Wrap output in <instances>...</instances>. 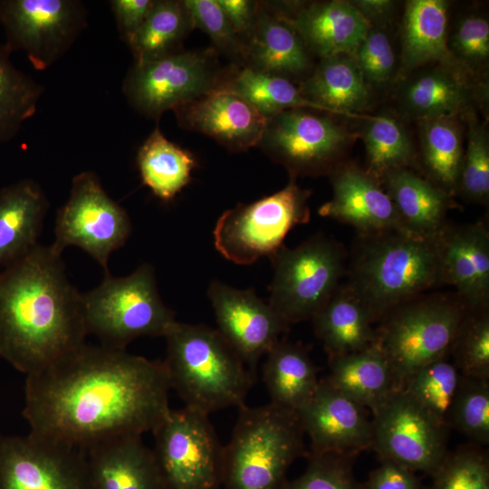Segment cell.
<instances>
[{"instance_id": "30bf717a", "label": "cell", "mask_w": 489, "mask_h": 489, "mask_svg": "<svg viewBox=\"0 0 489 489\" xmlns=\"http://www.w3.org/2000/svg\"><path fill=\"white\" fill-rule=\"evenodd\" d=\"M165 489H216L222 484L223 446L208 415L170 409L152 430Z\"/></svg>"}, {"instance_id": "6da1fadb", "label": "cell", "mask_w": 489, "mask_h": 489, "mask_svg": "<svg viewBox=\"0 0 489 489\" xmlns=\"http://www.w3.org/2000/svg\"><path fill=\"white\" fill-rule=\"evenodd\" d=\"M162 361L83 344L26 376L30 433L84 449L101 440L152 431L170 410Z\"/></svg>"}, {"instance_id": "f907efd6", "label": "cell", "mask_w": 489, "mask_h": 489, "mask_svg": "<svg viewBox=\"0 0 489 489\" xmlns=\"http://www.w3.org/2000/svg\"><path fill=\"white\" fill-rule=\"evenodd\" d=\"M216 2L245 46L255 24L259 4L250 0H216Z\"/></svg>"}, {"instance_id": "4dcf8cb0", "label": "cell", "mask_w": 489, "mask_h": 489, "mask_svg": "<svg viewBox=\"0 0 489 489\" xmlns=\"http://www.w3.org/2000/svg\"><path fill=\"white\" fill-rule=\"evenodd\" d=\"M446 24V2L410 0L407 3L402 22L404 71L431 62L462 65L448 48Z\"/></svg>"}, {"instance_id": "277c9868", "label": "cell", "mask_w": 489, "mask_h": 489, "mask_svg": "<svg viewBox=\"0 0 489 489\" xmlns=\"http://www.w3.org/2000/svg\"><path fill=\"white\" fill-rule=\"evenodd\" d=\"M232 436L223 447L225 489H286L287 472L303 452L296 411L272 402L238 408Z\"/></svg>"}, {"instance_id": "4fadbf2b", "label": "cell", "mask_w": 489, "mask_h": 489, "mask_svg": "<svg viewBox=\"0 0 489 489\" xmlns=\"http://www.w3.org/2000/svg\"><path fill=\"white\" fill-rule=\"evenodd\" d=\"M5 45L24 52L38 71L58 62L87 26V10L78 0H0Z\"/></svg>"}, {"instance_id": "9c48e42d", "label": "cell", "mask_w": 489, "mask_h": 489, "mask_svg": "<svg viewBox=\"0 0 489 489\" xmlns=\"http://www.w3.org/2000/svg\"><path fill=\"white\" fill-rule=\"evenodd\" d=\"M270 259L273 275L268 302L289 326L312 319L344 273V250L322 234L294 248L283 245Z\"/></svg>"}, {"instance_id": "816d5d0a", "label": "cell", "mask_w": 489, "mask_h": 489, "mask_svg": "<svg viewBox=\"0 0 489 489\" xmlns=\"http://www.w3.org/2000/svg\"><path fill=\"white\" fill-rule=\"evenodd\" d=\"M350 3L369 24L384 21L389 16L394 7V2L388 0H358Z\"/></svg>"}, {"instance_id": "d6986e66", "label": "cell", "mask_w": 489, "mask_h": 489, "mask_svg": "<svg viewBox=\"0 0 489 489\" xmlns=\"http://www.w3.org/2000/svg\"><path fill=\"white\" fill-rule=\"evenodd\" d=\"M332 197L319 209L320 216L355 227L362 235L389 232L409 233L379 180L351 164L331 171Z\"/></svg>"}, {"instance_id": "681fc988", "label": "cell", "mask_w": 489, "mask_h": 489, "mask_svg": "<svg viewBox=\"0 0 489 489\" xmlns=\"http://www.w3.org/2000/svg\"><path fill=\"white\" fill-rule=\"evenodd\" d=\"M155 0H112L111 11L122 39L128 43L142 25Z\"/></svg>"}, {"instance_id": "8d00e7d4", "label": "cell", "mask_w": 489, "mask_h": 489, "mask_svg": "<svg viewBox=\"0 0 489 489\" xmlns=\"http://www.w3.org/2000/svg\"><path fill=\"white\" fill-rule=\"evenodd\" d=\"M421 143L425 166L436 186L448 194L456 189L464 155L456 118L421 120Z\"/></svg>"}, {"instance_id": "3957f363", "label": "cell", "mask_w": 489, "mask_h": 489, "mask_svg": "<svg viewBox=\"0 0 489 489\" xmlns=\"http://www.w3.org/2000/svg\"><path fill=\"white\" fill-rule=\"evenodd\" d=\"M165 338L162 362L186 408L209 415L244 405L255 374L217 329L176 321Z\"/></svg>"}, {"instance_id": "52a82bcc", "label": "cell", "mask_w": 489, "mask_h": 489, "mask_svg": "<svg viewBox=\"0 0 489 489\" xmlns=\"http://www.w3.org/2000/svg\"><path fill=\"white\" fill-rule=\"evenodd\" d=\"M412 300L387 313L377 334L398 388L422 367L445 358L465 316L459 299Z\"/></svg>"}, {"instance_id": "c3c4849f", "label": "cell", "mask_w": 489, "mask_h": 489, "mask_svg": "<svg viewBox=\"0 0 489 489\" xmlns=\"http://www.w3.org/2000/svg\"><path fill=\"white\" fill-rule=\"evenodd\" d=\"M363 489H420V482L413 471L391 460L382 459Z\"/></svg>"}, {"instance_id": "f6af8a7d", "label": "cell", "mask_w": 489, "mask_h": 489, "mask_svg": "<svg viewBox=\"0 0 489 489\" xmlns=\"http://www.w3.org/2000/svg\"><path fill=\"white\" fill-rule=\"evenodd\" d=\"M286 489H363L351 471L347 455L311 454L305 472Z\"/></svg>"}, {"instance_id": "484cf974", "label": "cell", "mask_w": 489, "mask_h": 489, "mask_svg": "<svg viewBox=\"0 0 489 489\" xmlns=\"http://www.w3.org/2000/svg\"><path fill=\"white\" fill-rule=\"evenodd\" d=\"M381 178L406 229L435 240L446 225L447 211L456 206L450 195L408 168L392 169Z\"/></svg>"}, {"instance_id": "836d02e7", "label": "cell", "mask_w": 489, "mask_h": 489, "mask_svg": "<svg viewBox=\"0 0 489 489\" xmlns=\"http://www.w3.org/2000/svg\"><path fill=\"white\" fill-rule=\"evenodd\" d=\"M216 89L238 95L266 119L290 109L321 110L302 96L291 80L245 65L225 71Z\"/></svg>"}, {"instance_id": "d590c367", "label": "cell", "mask_w": 489, "mask_h": 489, "mask_svg": "<svg viewBox=\"0 0 489 489\" xmlns=\"http://www.w3.org/2000/svg\"><path fill=\"white\" fill-rule=\"evenodd\" d=\"M11 52L0 43V144L14 139L34 116L43 86L17 69Z\"/></svg>"}, {"instance_id": "60d3db41", "label": "cell", "mask_w": 489, "mask_h": 489, "mask_svg": "<svg viewBox=\"0 0 489 489\" xmlns=\"http://www.w3.org/2000/svg\"><path fill=\"white\" fill-rule=\"evenodd\" d=\"M451 349L462 376L488 379L489 315L485 309L465 316Z\"/></svg>"}, {"instance_id": "d4e9b609", "label": "cell", "mask_w": 489, "mask_h": 489, "mask_svg": "<svg viewBox=\"0 0 489 489\" xmlns=\"http://www.w3.org/2000/svg\"><path fill=\"white\" fill-rule=\"evenodd\" d=\"M48 208L43 190L32 179L0 189V270L38 244Z\"/></svg>"}, {"instance_id": "2e32d148", "label": "cell", "mask_w": 489, "mask_h": 489, "mask_svg": "<svg viewBox=\"0 0 489 489\" xmlns=\"http://www.w3.org/2000/svg\"><path fill=\"white\" fill-rule=\"evenodd\" d=\"M0 489H91L82 449L0 435Z\"/></svg>"}, {"instance_id": "ac0fdd59", "label": "cell", "mask_w": 489, "mask_h": 489, "mask_svg": "<svg viewBox=\"0 0 489 489\" xmlns=\"http://www.w3.org/2000/svg\"><path fill=\"white\" fill-rule=\"evenodd\" d=\"M296 413L311 439V454L350 456L371 447L372 421L365 408L326 379L319 381L312 397Z\"/></svg>"}, {"instance_id": "4316f807", "label": "cell", "mask_w": 489, "mask_h": 489, "mask_svg": "<svg viewBox=\"0 0 489 489\" xmlns=\"http://www.w3.org/2000/svg\"><path fill=\"white\" fill-rule=\"evenodd\" d=\"M461 66L440 63L409 80L401 96L406 110L420 120L456 118L465 112L475 93Z\"/></svg>"}, {"instance_id": "74e56055", "label": "cell", "mask_w": 489, "mask_h": 489, "mask_svg": "<svg viewBox=\"0 0 489 489\" xmlns=\"http://www.w3.org/2000/svg\"><path fill=\"white\" fill-rule=\"evenodd\" d=\"M461 379L456 366L442 358L416 371L401 389L440 425L447 427Z\"/></svg>"}, {"instance_id": "7a4b0ae2", "label": "cell", "mask_w": 489, "mask_h": 489, "mask_svg": "<svg viewBox=\"0 0 489 489\" xmlns=\"http://www.w3.org/2000/svg\"><path fill=\"white\" fill-rule=\"evenodd\" d=\"M82 293L69 282L62 254L35 245L0 270V357L27 375L85 343Z\"/></svg>"}, {"instance_id": "7c38bea8", "label": "cell", "mask_w": 489, "mask_h": 489, "mask_svg": "<svg viewBox=\"0 0 489 489\" xmlns=\"http://www.w3.org/2000/svg\"><path fill=\"white\" fill-rule=\"evenodd\" d=\"M130 231L126 210L110 197L95 173L83 171L73 177L69 198L57 212L51 247L59 254L67 246L80 247L108 273L110 254Z\"/></svg>"}, {"instance_id": "f1b7e54d", "label": "cell", "mask_w": 489, "mask_h": 489, "mask_svg": "<svg viewBox=\"0 0 489 489\" xmlns=\"http://www.w3.org/2000/svg\"><path fill=\"white\" fill-rule=\"evenodd\" d=\"M299 90L321 110L333 113L360 111L369 100L368 84L353 55L349 54L321 59Z\"/></svg>"}, {"instance_id": "5bb4252c", "label": "cell", "mask_w": 489, "mask_h": 489, "mask_svg": "<svg viewBox=\"0 0 489 489\" xmlns=\"http://www.w3.org/2000/svg\"><path fill=\"white\" fill-rule=\"evenodd\" d=\"M320 111L296 108L267 119L258 146L284 166L290 176L332 171L334 164L358 137Z\"/></svg>"}, {"instance_id": "1f68e13d", "label": "cell", "mask_w": 489, "mask_h": 489, "mask_svg": "<svg viewBox=\"0 0 489 489\" xmlns=\"http://www.w3.org/2000/svg\"><path fill=\"white\" fill-rule=\"evenodd\" d=\"M263 379L271 402L294 411L312 397L320 381L306 349L281 340L266 353Z\"/></svg>"}, {"instance_id": "bcb514c9", "label": "cell", "mask_w": 489, "mask_h": 489, "mask_svg": "<svg viewBox=\"0 0 489 489\" xmlns=\"http://www.w3.org/2000/svg\"><path fill=\"white\" fill-rule=\"evenodd\" d=\"M452 55L464 66L477 67L489 56V24L478 14L465 16L447 42Z\"/></svg>"}, {"instance_id": "7bdbcfd3", "label": "cell", "mask_w": 489, "mask_h": 489, "mask_svg": "<svg viewBox=\"0 0 489 489\" xmlns=\"http://www.w3.org/2000/svg\"><path fill=\"white\" fill-rule=\"evenodd\" d=\"M432 475L430 489H489L487 458L470 447L446 453Z\"/></svg>"}, {"instance_id": "8992f818", "label": "cell", "mask_w": 489, "mask_h": 489, "mask_svg": "<svg viewBox=\"0 0 489 489\" xmlns=\"http://www.w3.org/2000/svg\"><path fill=\"white\" fill-rule=\"evenodd\" d=\"M82 304L87 332L114 349L126 350L141 336L165 337L177 321L162 302L154 269L148 264L124 277L106 273L97 287L82 294Z\"/></svg>"}, {"instance_id": "ffe728a7", "label": "cell", "mask_w": 489, "mask_h": 489, "mask_svg": "<svg viewBox=\"0 0 489 489\" xmlns=\"http://www.w3.org/2000/svg\"><path fill=\"white\" fill-rule=\"evenodd\" d=\"M440 283L455 287L467 309H485L489 299V234L485 225H446L436 238Z\"/></svg>"}, {"instance_id": "e0dca14e", "label": "cell", "mask_w": 489, "mask_h": 489, "mask_svg": "<svg viewBox=\"0 0 489 489\" xmlns=\"http://www.w3.org/2000/svg\"><path fill=\"white\" fill-rule=\"evenodd\" d=\"M207 296L217 331L255 374L260 359L290 326L252 288L240 290L214 280L208 286Z\"/></svg>"}, {"instance_id": "cb8c5ba5", "label": "cell", "mask_w": 489, "mask_h": 489, "mask_svg": "<svg viewBox=\"0 0 489 489\" xmlns=\"http://www.w3.org/2000/svg\"><path fill=\"white\" fill-rule=\"evenodd\" d=\"M243 60L254 70L289 80L312 66L309 51L289 22L277 10L259 5Z\"/></svg>"}, {"instance_id": "44dd1931", "label": "cell", "mask_w": 489, "mask_h": 489, "mask_svg": "<svg viewBox=\"0 0 489 489\" xmlns=\"http://www.w3.org/2000/svg\"><path fill=\"white\" fill-rule=\"evenodd\" d=\"M174 112L181 127L205 134L235 152L258 146L267 122L245 100L221 89L185 103Z\"/></svg>"}, {"instance_id": "7402d4cb", "label": "cell", "mask_w": 489, "mask_h": 489, "mask_svg": "<svg viewBox=\"0 0 489 489\" xmlns=\"http://www.w3.org/2000/svg\"><path fill=\"white\" fill-rule=\"evenodd\" d=\"M82 450L91 489H165L154 452L140 435L107 438Z\"/></svg>"}, {"instance_id": "7dc6e473", "label": "cell", "mask_w": 489, "mask_h": 489, "mask_svg": "<svg viewBox=\"0 0 489 489\" xmlns=\"http://www.w3.org/2000/svg\"><path fill=\"white\" fill-rule=\"evenodd\" d=\"M353 57L367 83L381 85L391 78L395 54L383 31L369 29Z\"/></svg>"}, {"instance_id": "f546056e", "label": "cell", "mask_w": 489, "mask_h": 489, "mask_svg": "<svg viewBox=\"0 0 489 489\" xmlns=\"http://www.w3.org/2000/svg\"><path fill=\"white\" fill-rule=\"evenodd\" d=\"M347 397L374 412L398 389L390 366L379 343L345 355L330 358L326 379Z\"/></svg>"}, {"instance_id": "603a6c76", "label": "cell", "mask_w": 489, "mask_h": 489, "mask_svg": "<svg viewBox=\"0 0 489 489\" xmlns=\"http://www.w3.org/2000/svg\"><path fill=\"white\" fill-rule=\"evenodd\" d=\"M277 11L298 33L309 53L321 59L353 55L369 30V24L348 1L305 4L289 14Z\"/></svg>"}, {"instance_id": "b9f144b4", "label": "cell", "mask_w": 489, "mask_h": 489, "mask_svg": "<svg viewBox=\"0 0 489 489\" xmlns=\"http://www.w3.org/2000/svg\"><path fill=\"white\" fill-rule=\"evenodd\" d=\"M468 140L457 187L470 201L483 203L489 196V143L485 129L469 115Z\"/></svg>"}, {"instance_id": "ab89813d", "label": "cell", "mask_w": 489, "mask_h": 489, "mask_svg": "<svg viewBox=\"0 0 489 489\" xmlns=\"http://www.w3.org/2000/svg\"><path fill=\"white\" fill-rule=\"evenodd\" d=\"M449 426L480 444L489 441L488 379L462 376L452 405Z\"/></svg>"}, {"instance_id": "ee69618b", "label": "cell", "mask_w": 489, "mask_h": 489, "mask_svg": "<svg viewBox=\"0 0 489 489\" xmlns=\"http://www.w3.org/2000/svg\"><path fill=\"white\" fill-rule=\"evenodd\" d=\"M194 28L205 32L216 50L244 58V43L235 34L216 0H183Z\"/></svg>"}, {"instance_id": "d6a6232c", "label": "cell", "mask_w": 489, "mask_h": 489, "mask_svg": "<svg viewBox=\"0 0 489 489\" xmlns=\"http://www.w3.org/2000/svg\"><path fill=\"white\" fill-rule=\"evenodd\" d=\"M137 165L142 183L168 202L190 182L197 161L156 128L139 149Z\"/></svg>"}, {"instance_id": "e575fe53", "label": "cell", "mask_w": 489, "mask_h": 489, "mask_svg": "<svg viewBox=\"0 0 489 489\" xmlns=\"http://www.w3.org/2000/svg\"><path fill=\"white\" fill-rule=\"evenodd\" d=\"M193 28L182 1H154L142 25L128 43L133 64L149 62L181 50L183 40Z\"/></svg>"}, {"instance_id": "83f0119b", "label": "cell", "mask_w": 489, "mask_h": 489, "mask_svg": "<svg viewBox=\"0 0 489 489\" xmlns=\"http://www.w3.org/2000/svg\"><path fill=\"white\" fill-rule=\"evenodd\" d=\"M330 358L364 350L377 340L367 308L349 287H338L312 319Z\"/></svg>"}, {"instance_id": "5b68a950", "label": "cell", "mask_w": 489, "mask_h": 489, "mask_svg": "<svg viewBox=\"0 0 489 489\" xmlns=\"http://www.w3.org/2000/svg\"><path fill=\"white\" fill-rule=\"evenodd\" d=\"M362 236L349 287L372 321L441 283L436 239L401 232Z\"/></svg>"}, {"instance_id": "f35d334b", "label": "cell", "mask_w": 489, "mask_h": 489, "mask_svg": "<svg viewBox=\"0 0 489 489\" xmlns=\"http://www.w3.org/2000/svg\"><path fill=\"white\" fill-rule=\"evenodd\" d=\"M368 172L378 180L387 172L408 168L415 153L411 140L403 126L387 115L369 120L363 132Z\"/></svg>"}, {"instance_id": "8fae6325", "label": "cell", "mask_w": 489, "mask_h": 489, "mask_svg": "<svg viewBox=\"0 0 489 489\" xmlns=\"http://www.w3.org/2000/svg\"><path fill=\"white\" fill-rule=\"evenodd\" d=\"M224 72L215 49L179 50L149 62L133 64L122 90L136 110L158 119L165 111L216 89Z\"/></svg>"}, {"instance_id": "9a60e30c", "label": "cell", "mask_w": 489, "mask_h": 489, "mask_svg": "<svg viewBox=\"0 0 489 489\" xmlns=\"http://www.w3.org/2000/svg\"><path fill=\"white\" fill-rule=\"evenodd\" d=\"M371 447L382 459L433 475L446 451V429L403 389L393 391L372 412Z\"/></svg>"}, {"instance_id": "ba28073f", "label": "cell", "mask_w": 489, "mask_h": 489, "mask_svg": "<svg viewBox=\"0 0 489 489\" xmlns=\"http://www.w3.org/2000/svg\"><path fill=\"white\" fill-rule=\"evenodd\" d=\"M311 191L301 188L291 176L281 190L250 204L225 211L213 230L216 251L226 260L249 265L273 256L294 226L309 222Z\"/></svg>"}]
</instances>
